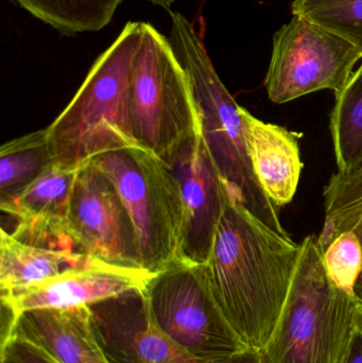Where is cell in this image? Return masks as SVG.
Listing matches in <instances>:
<instances>
[{"label": "cell", "instance_id": "obj_1", "mask_svg": "<svg viewBox=\"0 0 362 363\" xmlns=\"http://www.w3.org/2000/svg\"><path fill=\"white\" fill-rule=\"evenodd\" d=\"M301 243L264 223L230 192L205 264L213 294L249 349L261 351L290 290Z\"/></svg>", "mask_w": 362, "mask_h": 363}, {"label": "cell", "instance_id": "obj_2", "mask_svg": "<svg viewBox=\"0 0 362 363\" xmlns=\"http://www.w3.org/2000/svg\"><path fill=\"white\" fill-rule=\"evenodd\" d=\"M142 38V21H129L46 128L53 163L81 168L106 153L140 147L132 128L130 85Z\"/></svg>", "mask_w": 362, "mask_h": 363}, {"label": "cell", "instance_id": "obj_3", "mask_svg": "<svg viewBox=\"0 0 362 363\" xmlns=\"http://www.w3.org/2000/svg\"><path fill=\"white\" fill-rule=\"evenodd\" d=\"M357 298L331 283L319 237L308 235L284 308L259 351L264 363H344L356 330Z\"/></svg>", "mask_w": 362, "mask_h": 363}, {"label": "cell", "instance_id": "obj_4", "mask_svg": "<svg viewBox=\"0 0 362 363\" xmlns=\"http://www.w3.org/2000/svg\"><path fill=\"white\" fill-rule=\"evenodd\" d=\"M171 23L170 45L191 81L204 140L230 192L264 223L288 234L281 222L280 207L268 198L255 178L240 106L219 78L193 23L178 12H171Z\"/></svg>", "mask_w": 362, "mask_h": 363}, {"label": "cell", "instance_id": "obj_5", "mask_svg": "<svg viewBox=\"0 0 362 363\" xmlns=\"http://www.w3.org/2000/svg\"><path fill=\"white\" fill-rule=\"evenodd\" d=\"M91 163L112 182L129 213L142 269L157 274L182 260L184 203L174 169L140 147Z\"/></svg>", "mask_w": 362, "mask_h": 363}, {"label": "cell", "instance_id": "obj_6", "mask_svg": "<svg viewBox=\"0 0 362 363\" xmlns=\"http://www.w3.org/2000/svg\"><path fill=\"white\" fill-rule=\"evenodd\" d=\"M130 114L140 148L171 165L202 132L201 116L191 81L169 38L142 23L130 85Z\"/></svg>", "mask_w": 362, "mask_h": 363}, {"label": "cell", "instance_id": "obj_7", "mask_svg": "<svg viewBox=\"0 0 362 363\" xmlns=\"http://www.w3.org/2000/svg\"><path fill=\"white\" fill-rule=\"evenodd\" d=\"M145 296L157 325L191 353L217 358L249 349L219 306L205 264L176 262L153 277Z\"/></svg>", "mask_w": 362, "mask_h": 363}, {"label": "cell", "instance_id": "obj_8", "mask_svg": "<svg viewBox=\"0 0 362 363\" xmlns=\"http://www.w3.org/2000/svg\"><path fill=\"white\" fill-rule=\"evenodd\" d=\"M361 59L349 40L293 15L273 36L265 78L268 98L283 104L324 89L339 93Z\"/></svg>", "mask_w": 362, "mask_h": 363}, {"label": "cell", "instance_id": "obj_9", "mask_svg": "<svg viewBox=\"0 0 362 363\" xmlns=\"http://www.w3.org/2000/svg\"><path fill=\"white\" fill-rule=\"evenodd\" d=\"M1 363H112L91 306L38 309L12 319Z\"/></svg>", "mask_w": 362, "mask_h": 363}, {"label": "cell", "instance_id": "obj_10", "mask_svg": "<svg viewBox=\"0 0 362 363\" xmlns=\"http://www.w3.org/2000/svg\"><path fill=\"white\" fill-rule=\"evenodd\" d=\"M91 308L112 363H264L261 353L252 349L217 358L187 351L157 325L145 291L123 294Z\"/></svg>", "mask_w": 362, "mask_h": 363}, {"label": "cell", "instance_id": "obj_11", "mask_svg": "<svg viewBox=\"0 0 362 363\" xmlns=\"http://www.w3.org/2000/svg\"><path fill=\"white\" fill-rule=\"evenodd\" d=\"M68 232L77 253L106 264L142 269L129 213L112 182L91 162L77 177Z\"/></svg>", "mask_w": 362, "mask_h": 363}, {"label": "cell", "instance_id": "obj_12", "mask_svg": "<svg viewBox=\"0 0 362 363\" xmlns=\"http://www.w3.org/2000/svg\"><path fill=\"white\" fill-rule=\"evenodd\" d=\"M155 275L144 269L93 259L27 289L1 296L2 306L12 319L38 309L93 306L123 294L145 291Z\"/></svg>", "mask_w": 362, "mask_h": 363}, {"label": "cell", "instance_id": "obj_13", "mask_svg": "<svg viewBox=\"0 0 362 363\" xmlns=\"http://www.w3.org/2000/svg\"><path fill=\"white\" fill-rule=\"evenodd\" d=\"M170 167L180 181L184 203L182 258L205 264L227 206L229 188L202 132L181 150Z\"/></svg>", "mask_w": 362, "mask_h": 363}, {"label": "cell", "instance_id": "obj_14", "mask_svg": "<svg viewBox=\"0 0 362 363\" xmlns=\"http://www.w3.org/2000/svg\"><path fill=\"white\" fill-rule=\"evenodd\" d=\"M79 170L51 164L18 191L1 196V211L16 219L10 234L28 245L76 252L68 232V219Z\"/></svg>", "mask_w": 362, "mask_h": 363}, {"label": "cell", "instance_id": "obj_15", "mask_svg": "<svg viewBox=\"0 0 362 363\" xmlns=\"http://www.w3.org/2000/svg\"><path fill=\"white\" fill-rule=\"evenodd\" d=\"M239 112L255 178L268 198L281 208L295 198L301 179L304 165L300 135L265 123L242 106Z\"/></svg>", "mask_w": 362, "mask_h": 363}, {"label": "cell", "instance_id": "obj_16", "mask_svg": "<svg viewBox=\"0 0 362 363\" xmlns=\"http://www.w3.org/2000/svg\"><path fill=\"white\" fill-rule=\"evenodd\" d=\"M91 258L76 252L46 249L17 240L1 230L0 289L1 296L21 291L64 271L84 266Z\"/></svg>", "mask_w": 362, "mask_h": 363}, {"label": "cell", "instance_id": "obj_17", "mask_svg": "<svg viewBox=\"0 0 362 363\" xmlns=\"http://www.w3.org/2000/svg\"><path fill=\"white\" fill-rule=\"evenodd\" d=\"M329 130L338 172H350L362 161V63L335 94Z\"/></svg>", "mask_w": 362, "mask_h": 363}, {"label": "cell", "instance_id": "obj_18", "mask_svg": "<svg viewBox=\"0 0 362 363\" xmlns=\"http://www.w3.org/2000/svg\"><path fill=\"white\" fill-rule=\"evenodd\" d=\"M21 8L66 35L108 25L123 0H15Z\"/></svg>", "mask_w": 362, "mask_h": 363}, {"label": "cell", "instance_id": "obj_19", "mask_svg": "<svg viewBox=\"0 0 362 363\" xmlns=\"http://www.w3.org/2000/svg\"><path fill=\"white\" fill-rule=\"evenodd\" d=\"M323 196L324 225L318 236L322 249L346 230L356 233L362 245V161L350 172L334 174Z\"/></svg>", "mask_w": 362, "mask_h": 363}, {"label": "cell", "instance_id": "obj_20", "mask_svg": "<svg viewBox=\"0 0 362 363\" xmlns=\"http://www.w3.org/2000/svg\"><path fill=\"white\" fill-rule=\"evenodd\" d=\"M53 164L46 129L31 132L2 145L0 190L10 196L31 183Z\"/></svg>", "mask_w": 362, "mask_h": 363}, {"label": "cell", "instance_id": "obj_21", "mask_svg": "<svg viewBox=\"0 0 362 363\" xmlns=\"http://www.w3.org/2000/svg\"><path fill=\"white\" fill-rule=\"evenodd\" d=\"M291 12L341 36L362 52V0H293Z\"/></svg>", "mask_w": 362, "mask_h": 363}, {"label": "cell", "instance_id": "obj_22", "mask_svg": "<svg viewBox=\"0 0 362 363\" xmlns=\"http://www.w3.org/2000/svg\"><path fill=\"white\" fill-rule=\"evenodd\" d=\"M323 264L331 283L349 296H358L356 288L362 273V245L353 230L336 236L323 250Z\"/></svg>", "mask_w": 362, "mask_h": 363}, {"label": "cell", "instance_id": "obj_23", "mask_svg": "<svg viewBox=\"0 0 362 363\" xmlns=\"http://www.w3.org/2000/svg\"><path fill=\"white\" fill-rule=\"evenodd\" d=\"M344 363H362V334L355 330Z\"/></svg>", "mask_w": 362, "mask_h": 363}, {"label": "cell", "instance_id": "obj_24", "mask_svg": "<svg viewBox=\"0 0 362 363\" xmlns=\"http://www.w3.org/2000/svg\"><path fill=\"white\" fill-rule=\"evenodd\" d=\"M355 328L362 334V296H358L355 305Z\"/></svg>", "mask_w": 362, "mask_h": 363}, {"label": "cell", "instance_id": "obj_25", "mask_svg": "<svg viewBox=\"0 0 362 363\" xmlns=\"http://www.w3.org/2000/svg\"><path fill=\"white\" fill-rule=\"evenodd\" d=\"M147 1L152 2V4L161 6L162 8L169 9L170 6L174 4L176 0H147Z\"/></svg>", "mask_w": 362, "mask_h": 363}, {"label": "cell", "instance_id": "obj_26", "mask_svg": "<svg viewBox=\"0 0 362 363\" xmlns=\"http://www.w3.org/2000/svg\"><path fill=\"white\" fill-rule=\"evenodd\" d=\"M357 288H359V289H361V296H362V273H361V279H359L358 284H357ZM358 296H359V294H358Z\"/></svg>", "mask_w": 362, "mask_h": 363}]
</instances>
